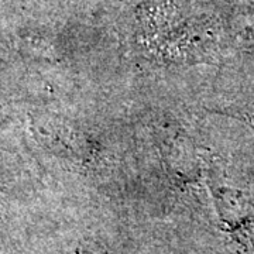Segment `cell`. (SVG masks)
I'll use <instances>...</instances> for the list:
<instances>
[{
	"label": "cell",
	"mask_w": 254,
	"mask_h": 254,
	"mask_svg": "<svg viewBox=\"0 0 254 254\" xmlns=\"http://www.w3.org/2000/svg\"><path fill=\"white\" fill-rule=\"evenodd\" d=\"M37 131L40 133V138L47 140L50 148L55 151H65L63 154H69L73 157H81L83 150L86 151V141L83 137L73 131V128L65 123L57 122L55 119L41 118L37 120Z\"/></svg>",
	"instance_id": "obj_1"
},
{
	"label": "cell",
	"mask_w": 254,
	"mask_h": 254,
	"mask_svg": "<svg viewBox=\"0 0 254 254\" xmlns=\"http://www.w3.org/2000/svg\"><path fill=\"white\" fill-rule=\"evenodd\" d=\"M220 219L230 227H237L249 216V203L245 193L236 188L218 185L213 190Z\"/></svg>",
	"instance_id": "obj_2"
},
{
	"label": "cell",
	"mask_w": 254,
	"mask_h": 254,
	"mask_svg": "<svg viewBox=\"0 0 254 254\" xmlns=\"http://www.w3.org/2000/svg\"><path fill=\"white\" fill-rule=\"evenodd\" d=\"M246 118H247L249 122H252L254 125V109L250 110V112H247V113H246Z\"/></svg>",
	"instance_id": "obj_3"
},
{
	"label": "cell",
	"mask_w": 254,
	"mask_h": 254,
	"mask_svg": "<svg viewBox=\"0 0 254 254\" xmlns=\"http://www.w3.org/2000/svg\"><path fill=\"white\" fill-rule=\"evenodd\" d=\"M71 254H91L89 252H75V253H71Z\"/></svg>",
	"instance_id": "obj_4"
}]
</instances>
